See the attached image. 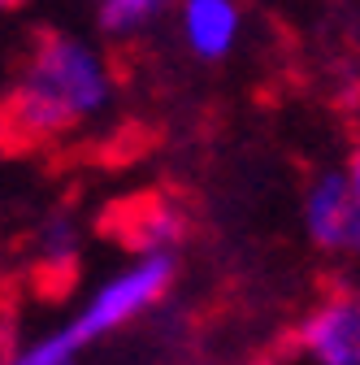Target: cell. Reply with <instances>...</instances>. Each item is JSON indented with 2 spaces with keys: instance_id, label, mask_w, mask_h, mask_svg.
I'll return each mask as SVG.
<instances>
[{
  "instance_id": "1",
  "label": "cell",
  "mask_w": 360,
  "mask_h": 365,
  "mask_svg": "<svg viewBox=\"0 0 360 365\" xmlns=\"http://www.w3.org/2000/svg\"><path fill=\"white\" fill-rule=\"evenodd\" d=\"M169 283H174V261H169V257H148L139 269H130L126 279H117L113 287H105V292L92 300V309H87L70 331L53 335L48 344H39V348H31L26 361H31V365H35V361H39V365H48V361H70L87 339H96V335L122 327L126 317H134L139 309H148L152 300H161Z\"/></svg>"
},
{
  "instance_id": "2",
  "label": "cell",
  "mask_w": 360,
  "mask_h": 365,
  "mask_svg": "<svg viewBox=\"0 0 360 365\" xmlns=\"http://www.w3.org/2000/svg\"><path fill=\"white\" fill-rule=\"evenodd\" d=\"M31 74H35L39 83H48L57 96H65L78 113H92V109L105 101V78H100V66L92 61V53L78 48L74 39L53 35V31L39 35Z\"/></svg>"
},
{
  "instance_id": "3",
  "label": "cell",
  "mask_w": 360,
  "mask_h": 365,
  "mask_svg": "<svg viewBox=\"0 0 360 365\" xmlns=\"http://www.w3.org/2000/svg\"><path fill=\"white\" fill-rule=\"evenodd\" d=\"M100 231L113 235L122 248H161L187 235V213L178 209L165 192H139V196H126L117 200L105 217H100Z\"/></svg>"
},
{
  "instance_id": "4",
  "label": "cell",
  "mask_w": 360,
  "mask_h": 365,
  "mask_svg": "<svg viewBox=\"0 0 360 365\" xmlns=\"http://www.w3.org/2000/svg\"><path fill=\"white\" fill-rule=\"evenodd\" d=\"M300 344L326 365H360V292H334L304 322Z\"/></svg>"
},
{
  "instance_id": "5",
  "label": "cell",
  "mask_w": 360,
  "mask_h": 365,
  "mask_svg": "<svg viewBox=\"0 0 360 365\" xmlns=\"http://www.w3.org/2000/svg\"><path fill=\"white\" fill-rule=\"evenodd\" d=\"M187 31L196 53L204 57H221L235 39V9L231 0H191L187 5Z\"/></svg>"
},
{
  "instance_id": "6",
  "label": "cell",
  "mask_w": 360,
  "mask_h": 365,
  "mask_svg": "<svg viewBox=\"0 0 360 365\" xmlns=\"http://www.w3.org/2000/svg\"><path fill=\"white\" fill-rule=\"evenodd\" d=\"M347 178L330 174L322 178V187L308 196V231L322 248H339V235H343V213H347Z\"/></svg>"
},
{
  "instance_id": "7",
  "label": "cell",
  "mask_w": 360,
  "mask_h": 365,
  "mask_svg": "<svg viewBox=\"0 0 360 365\" xmlns=\"http://www.w3.org/2000/svg\"><path fill=\"white\" fill-rule=\"evenodd\" d=\"M157 5H161V0H105L100 22H105L109 31H126V26H134V22H144Z\"/></svg>"
},
{
  "instance_id": "8",
  "label": "cell",
  "mask_w": 360,
  "mask_h": 365,
  "mask_svg": "<svg viewBox=\"0 0 360 365\" xmlns=\"http://www.w3.org/2000/svg\"><path fill=\"white\" fill-rule=\"evenodd\" d=\"M339 244H343V248H351V252H360V196H351V200H347V213H343V235H339Z\"/></svg>"
},
{
  "instance_id": "9",
  "label": "cell",
  "mask_w": 360,
  "mask_h": 365,
  "mask_svg": "<svg viewBox=\"0 0 360 365\" xmlns=\"http://www.w3.org/2000/svg\"><path fill=\"white\" fill-rule=\"evenodd\" d=\"M351 187L360 192V144L351 148Z\"/></svg>"
},
{
  "instance_id": "10",
  "label": "cell",
  "mask_w": 360,
  "mask_h": 365,
  "mask_svg": "<svg viewBox=\"0 0 360 365\" xmlns=\"http://www.w3.org/2000/svg\"><path fill=\"white\" fill-rule=\"evenodd\" d=\"M14 5H22V0H0V9H14Z\"/></svg>"
}]
</instances>
